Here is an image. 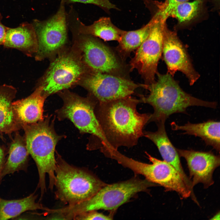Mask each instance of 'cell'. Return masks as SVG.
Instances as JSON below:
<instances>
[{
    "mask_svg": "<svg viewBox=\"0 0 220 220\" xmlns=\"http://www.w3.org/2000/svg\"><path fill=\"white\" fill-rule=\"evenodd\" d=\"M139 99L131 96L97 102L95 113L103 138L100 149L109 157L121 147L136 145L144 136V129L151 114L141 113L137 109Z\"/></svg>",
    "mask_w": 220,
    "mask_h": 220,
    "instance_id": "cell-1",
    "label": "cell"
},
{
    "mask_svg": "<svg viewBox=\"0 0 220 220\" xmlns=\"http://www.w3.org/2000/svg\"><path fill=\"white\" fill-rule=\"evenodd\" d=\"M156 75L157 81L148 85L149 95H139L141 103L148 104L153 109L148 123L166 121L173 114L185 112L190 106L216 108L217 102L203 100L185 92L170 74H161L158 72Z\"/></svg>",
    "mask_w": 220,
    "mask_h": 220,
    "instance_id": "cell-2",
    "label": "cell"
},
{
    "mask_svg": "<svg viewBox=\"0 0 220 220\" xmlns=\"http://www.w3.org/2000/svg\"><path fill=\"white\" fill-rule=\"evenodd\" d=\"M51 116L36 123L30 124L26 129V146L29 154L36 165L39 176L38 186L41 190V197L46 191V176L49 178V188L53 189L55 182L56 160L55 147L62 137L56 132L54 119Z\"/></svg>",
    "mask_w": 220,
    "mask_h": 220,
    "instance_id": "cell-3",
    "label": "cell"
},
{
    "mask_svg": "<svg viewBox=\"0 0 220 220\" xmlns=\"http://www.w3.org/2000/svg\"><path fill=\"white\" fill-rule=\"evenodd\" d=\"M56 160L55 196L65 204L86 200L107 184L90 171L69 164L58 154Z\"/></svg>",
    "mask_w": 220,
    "mask_h": 220,
    "instance_id": "cell-4",
    "label": "cell"
},
{
    "mask_svg": "<svg viewBox=\"0 0 220 220\" xmlns=\"http://www.w3.org/2000/svg\"><path fill=\"white\" fill-rule=\"evenodd\" d=\"M158 185L146 179L134 177L127 181L107 184L89 199L79 204L68 205L63 209L65 216L73 219L77 215L99 209L115 211L137 193L147 191L149 187Z\"/></svg>",
    "mask_w": 220,
    "mask_h": 220,
    "instance_id": "cell-5",
    "label": "cell"
},
{
    "mask_svg": "<svg viewBox=\"0 0 220 220\" xmlns=\"http://www.w3.org/2000/svg\"><path fill=\"white\" fill-rule=\"evenodd\" d=\"M58 54L39 85L47 97L79 83L89 70L74 47L71 51Z\"/></svg>",
    "mask_w": 220,
    "mask_h": 220,
    "instance_id": "cell-6",
    "label": "cell"
},
{
    "mask_svg": "<svg viewBox=\"0 0 220 220\" xmlns=\"http://www.w3.org/2000/svg\"><path fill=\"white\" fill-rule=\"evenodd\" d=\"M69 26L74 37V46L89 70L127 78L125 64L111 49L96 37L80 33Z\"/></svg>",
    "mask_w": 220,
    "mask_h": 220,
    "instance_id": "cell-7",
    "label": "cell"
},
{
    "mask_svg": "<svg viewBox=\"0 0 220 220\" xmlns=\"http://www.w3.org/2000/svg\"><path fill=\"white\" fill-rule=\"evenodd\" d=\"M59 92L63 105L56 111L59 120H70L80 132L92 134L99 142L100 149L103 138L95 113L97 100L90 95L83 97L67 90Z\"/></svg>",
    "mask_w": 220,
    "mask_h": 220,
    "instance_id": "cell-8",
    "label": "cell"
},
{
    "mask_svg": "<svg viewBox=\"0 0 220 220\" xmlns=\"http://www.w3.org/2000/svg\"><path fill=\"white\" fill-rule=\"evenodd\" d=\"M153 17L154 23L148 36L136 50L130 62V71L137 70L147 85L156 81L158 64L162 56L166 21L158 12Z\"/></svg>",
    "mask_w": 220,
    "mask_h": 220,
    "instance_id": "cell-9",
    "label": "cell"
},
{
    "mask_svg": "<svg viewBox=\"0 0 220 220\" xmlns=\"http://www.w3.org/2000/svg\"><path fill=\"white\" fill-rule=\"evenodd\" d=\"M65 5L61 1L57 13L48 19L33 20L38 44L35 55L36 61L58 54L67 43L68 26Z\"/></svg>",
    "mask_w": 220,
    "mask_h": 220,
    "instance_id": "cell-10",
    "label": "cell"
},
{
    "mask_svg": "<svg viewBox=\"0 0 220 220\" xmlns=\"http://www.w3.org/2000/svg\"><path fill=\"white\" fill-rule=\"evenodd\" d=\"M152 163L148 164L127 157L124 162L125 167L135 174L144 176L148 180L164 187L166 191H174L181 198L191 196V192L178 171L164 160H161L145 152Z\"/></svg>",
    "mask_w": 220,
    "mask_h": 220,
    "instance_id": "cell-11",
    "label": "cell"
},
{
    "mask_svg": "<svg viewBox=\"0 0 220 220\" xmlns=\"http://www.w3.org/2000/svg\"><path fill=\"white\" fill-rule=\"evenodd\" d=\"M79 83L98 102L130 96L138 88L147 89L148 86L145 84L135 83L127 78L90 70Z\"/></svg>",
    "mask_w": 220,
    "mask_h": 220,
    "instance_id": "cell-12",
    "label": "cell"
},
{
    "mask_svg": "<svg viewBox=\"0 0 220 220\" xmlns=\"http://www.w3.org/2000/svg\"><path fill=\"white\" fill-rule=\"evenodd\" d=\"M162 55L167 69V73L174 76L177 71L183 74L190 85H193L200 77L192 63L185 47L176 32L167 28L163 31Z\"/></svg>",
    "mask_w": 220,
    "mask_h": 220,
    "instance_id": "cell-13",
    "label": "cell"
},
{
    "mask_svg": "<svg viewBox=\"0 0 220 220\" xmlns=\"http://www.w3.org/2000/svg\"><path fill=\"white\" fill-rule=\"evenodd\" d=\"M179 156L186 160L189 168L190 179L193 187L196 184H203L207 189L213 185V174L220 166L219 156L212 152L196 151L192 149H177Z\"/></svg>",
    "mask_w": 220,
    "mask_h": 220,
    "instance_id": "cell-14",
    "label": "cell"
},
{
    "mask_svg": "<svg viewBox=\"0 0 220 220\" xmlns=\"http://www.w3.org/2000/svg\"><path fill=\"white\" fill-rule=\"evenodd\" d=\"M165 120L156 123L157 130L155 132L144 131V136L150 140L157 147L163 160L172 166L179 173L188 188L193 190L192 182L183 170L179 156L169 138L165 128Z\"/></svg>",
    "mask_w": 220,
    "mask_h": 220,
    "instance_id": "cell-15",
    "label": "cell"
},
{
    "mask_svg": "<svg viewBox=\"0 0 220 220\" xmlns=\"http://www.w3.org/2000/svg\"><path fill=\"white\" fill-rule=\"evenodd\" d=\"M72 7L67 14L68 24L79 32L98 37L105 41H119L124 31L115 26L110 18L102 17L92 24L86 25L80 20Z\"/></svg>",
    "mask_w": 220,
    "mask_h": 220,
    "instance_id": "cell-16",
    "label": "cell"
},
{
    "mask_svg": "<svg viewBox=\"0 0 220 220\" xmlns=\"http://www.w3.org/2000/svg\"><path fill=\"white\" fill-rule=\"evenodd\" d=\"M3 45L6 48L17 49L27 56L35 55L38 44L33 24L26 22L16 28L8 27Z\"/></svg>",
    "mask_w": 220,
    "mask_h": 220,
    "instance_id": "cell-17",
    "label": "cell"
},
{
    "mask_svg": "<svg viewBox=\"0 0 220 220\" xmlns=\"http://www.w3.org/2000/svg\"><path fill=\"white\" fill-rule=\"evenodd\" d=\"M47 96L41 86H38L27 97L12 102L13 108L18 118L22 122L31 124L44 119L43 106Z\"/></svg>",
    "mask_w": 220,
    "mask_h": 220,
    "instance_id": "cell-18",
    "label": "cell"
},
{
    "mask_svg": "<svg viewBox=\"0 0 220 220\" xmlns=\"http://www.w3.org/2000/svg\"><path fill=\"white\" fill-rule=\"evenodd\" d=\"M174 130L184 131V134L193 135L200 138L208 145L212 146L219 152L220 122L213 120L198 123L188 122L183 125H179L174 122L170 124Z\"/></svg>",
    "mask_w": 220,
    "mask_h": 220,
    "instance_id": "cell-19",
    "label": "cell"
},
{
    "mask_svg": "<svg viewBox=\"0 0 220 220\" xmlns=\"http://www.w3.org/2000/svg\"><path fill=\"white\" fill-rule=\"evenodd\" d=\"M36 198L34 193L18 200H6L0 198V220L14 218L28 211L42 210L46 211L49 209L37 202Z\"/></svg>",
    "mask_w": 220,
    "mask_h": 220,
    "instance_id": "cell-20",
    "label": "cell"
},
{
    "mask_svg": "<svg viewBox=\"0 0 220 220\" xmlns=\"http://www.w3.org/2000/svg\"><path fill=\"white\" fill-rule=\"evenodd\" d=\"M154 21L153 17L147 24L141 28L134 31H124L116 49L122 60H124L145 40L150 33Z\"/></svg>",
    "mask_w": 220,
    "mask_h": 220,
    "instance_id": "cell-21",
    "label": "cell"
},
{
    "mask_svg": "<svg viewBox=\"0 0 220 220\" xmlns=\"http://www.w3.org/2000/svg\"><path fill=\"white\" fill-rule=\"evenodd\" d=\"M202 0L188 1L170 5L164 7H158V12L166 20L168 17L176 18L180 23L189 22L199 14Z\"/></svg>",
    "mask_w": 220,
    "mask_h": 220,
    "instance_id": "cell-22",
    "label": "cell"
},
{
    "mask_svg": "<svg viewBox=\"0 0 220 220\" xmlns=\"http://www.w3.org/2000/svg\"><path fill=\"white\" fill-rule=\"evenodd\" d=\"M16 92V89L11 86L6 84L0 86V131L9 130L15 123L11 101Z\"/></svg>",
    "mask_w": 220,
    "mask_h": 220,
    "instance_id": "cell-23",
    "label": "cell"
},
{
    "mask_svg": "<svg viewBox=\"0 0 220 220\" xmlns=\"http://www.w3.org/2000/svg\"><path fill=\"white\" fill-rule=\"evenodd\" d=\"M29 153L26 145L20 141L16 140L11 145L7 160L4 164L2 177L20 170L27 162Z\"/></svg>",
    "mask_w": 220,
    "mask_h": 220,
    "instance_id": "cell-24",
    "label": "cell"
},
{
    "mask_svg": "<svg viewBox=\"0 0 220 220\" xmlns=\"http://www.w3.org/2000/svg\"><path fill=\"white\" fill-rule=\"evenodd\" d=\"M61 1L65 4L75 2L93 4L106 10L111 9H118L116 6L108 0H61Z\"/></svg>",
    "mask_w": 220,
    "mask_h": 220,
    "instance_id": "cell-25",
    "label": "cell"
},
{
    "mask_svg": "<svg viewBox=\"0 0 220 220\" xmlns=\"http://www.w3.org/2000/svg\"><path fill=\"white\" fill-rule=\"evenodd\" d=\"M112 214L106 215L95 210H92L79 213L76 215L73 219L77 220H112Z\"/></svg>",
    "mask_w": 220,
    "mask_h": 220,
    "instance_id": "cell-26",
    "label": "cell"
},
{
    "mask_svg": "<svg viewBox=\"0 0 220 220\" xmlns=\"http://www.w3.org/2000/svg\"><path fill=\"white\" fill-rule=\"evenodd\" d=\"M2 16L0 13V46L3 45L8 27H6L1 23Z\"/></svg>",
    "mask_w": 220,
    "mask_h": 220,
    "instance_id": "cell-27",
    "label": "cell"
},
{
    "mask_svg": "<svg viewBox=\"0 0 220 220\" xmlns=\"http://www.w3.org/2000/svg\"><path fill=\"white\" fill-rule=\"evenodd\" d=\"M189 0H166L163 3H156L158 7H164L174 4L188 1Z\"/></svg>",
    "mask_w": 220,
    "mask_h": 220,
    "instance_id": "cell-28",
    "label": "cell"
},
{
    "mask_svg": "<svg viewBox=\"0 0 220 220\" xmlns=\"http://www.w3.org/2000/svg\"><path fill=\"white\" fill-rule=\"evenodd\" d=\"M4 164V152L3 150L0 147V183L1 180L2 178V175Z\"/></svg>",
    "mask_w": 220,
    "mask_h": 220,
    "instance_id": "cell-29",
    "label": "cell"
},
{
    "mask_svg": "<svg viewBox=\"0 0 220 220\" xmlns=\"http://www.w3.org/2000/svg\"><path fill=\"white\" fill-rule=\"evenodd\" d=\"M211 220H219L220 219V213L219 212L218 213L216 214L214 216H213L211 218Z\"/></svg>",
    "mask_w": 220,
    "mask_h": 220,
    "instance_id": "cell-30",
    "label": "cell"
},
{
    "mask_svg": "<svg viewBox=\"0 0 220 220\" xmlns=\"http://www.w3.org/2000/svg\"><path fill=\"white\" fill-rule=\"evenodd\" d=\"M48 214H49V213H48ZM49 219H50V217H49Z\"/></svg>",
    "mask_w": 220,
    "mask_h": 220,
    "instance_id": "cell-31",
    "label": "cell"
}]
</instances>
